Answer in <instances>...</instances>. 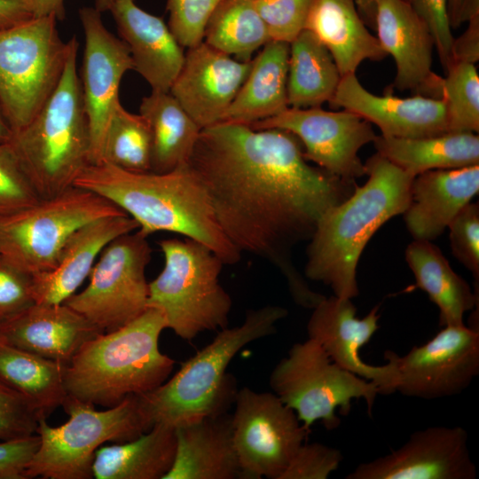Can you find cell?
Listing matches in <instances>:
<instances>
[{
	"label": "cell",
	"instance_id": "37",
	"mask_svg": "<svg viewBox=\"0 0 479 479\" xmlns=\"http://www.w3.org/2000/svg\"><path fill=\"white\" fill-rule=\"evenodd\" d=\"M442 97L448 132L479 131V76L475 64L452 62L444 71Z\"/></svg>",
	"mask_w": 479,
	"mask_h": 479
},
{
	"label": "cell",
	"instance_id": "48",
	"mask_svg": "<svg viewBox=\"0 0 479 479\" xmlns=\"http://www.w3.org/2000/svg\"><path fill=\"white\" fill-rule=\"evenodd\" d=\"M33 18L22 0H0V31Z\"/></svg>",
	"mask_w": 479,
	"mask_h": 479
},
{
	"label": "cell",
	"instance_id": "6",
	"mask_svg": "<svg viewBox=\"0 0 479 479\" xmlns=\"http://www.w3.org/2000/svg\"><path fill=\"white\" fill-rule=\"evenodd\" d=\"M78 46L74 35L56 90L9 141L40 199L73 187L90 164V127L76 67Z\"/></svg>",
	"mask_w": 479,
	"mask_h": 479
},
{
	"label": "cell",
	"instance_id": "40",
	"mask_svg": "<svg viewBox=\"0 0 479 479\" xmlns=\"http://www.w3.org/2000/svg\"><path fill=\"white\" fill-rule=\"evenodd\" d=\"M310 0H255L271 40L290 43L304 29Z\"/></svg>",
	"mask_w": 479,
	"mask_h": 479
},
{
	"label": "cell",
	"instance_id": "39",
	"mask_svg": "<svg viewBox=\"0 0 479 479\" xmlns=\"http://www.w3.org/2000/svg\"><path fill=\"white\" fill-rule=\"evenodd\" d=\"M222 0H167L169 27L184 48L203 41L207 23Z\"/></svg>",
	"mask_w": 479,
	"mask_h": 479
},
{
	"label": "cell",
	"instance_id": "24",
	"mask_svg": "<svg viewBox=\"0 0 479 479\" xmlns=\"http://www.w3.org/2000/svg\"><path fill=\"white\" fill-rule=\"evenodd\" d=\"M104 333L66 303H35L0 326V338L19 349L67 365L89 340Z\"/></svg>",
	"mask_w": 479,
	"mask_h": 479
},
{
	"label": "cell",
	"instance_id": "8",
	"mask_svg": "<svg viewBox=\"0 0 479 479\" xmlns=\"http://www.w3.org/2000/svg\"><path fill=\"white\" fill-rule=\"evenodd\" d=\"M62 407L69 416L64 424L52 427L46 418L39 419V445L26 469V479L92 478L95 453L103 444L130 441L151 428L139 395L104 411L67 395Z\"/></svg>",
	"mask_w": 479,
	"mask_h": 479
},
{
	"label": "cell",
	"instance_id": "53",
	"mask_svg": "<svg viewBox=\"0 0 479 479\" xmlns=\"http://www.w3.org/2000/svg\"><path fill=\"white\" fill-rule=\"evenodd\" d=\"M114 0H94V8L99 12L109 11Z\"/></svg>",
	"mask_w": 479,
	"mask_h": 479
},
{
	"label": "cell",
	"instance_id": "12",
	"mask_svg": "<svg viewBox=\"0 0 479 479\" xmlns=\"http://www.w3.org/2000/svg\"><path fill=\"white\" fill-rule=\"evenodd\" d=\"M137 230L120 235L101 251L87 287L64 303L102 332L120 328L147 309L145 269L152 248Z\"/></svg>",
	"mask_w": 479,
	"mask_h": 479
},
{
	"label": "cell",
	"instance_id": "2",
	"mask_svg": "<svg viewBox=\"0 0 479 479\" xmlns=\"http://www.w3.org/2000/svg\"><path fill=\"white\" fill-rule=\"evenodd\" d=\"M93 192L120 208L138 224L143 235L177 233L199 241L224 264L240 261L216 217L208 193L190 165L166 173H137L108 163L90 164L75 185Z\"/></svg>",
	"mask_w": 479,
	"mask_h": 479
},
{
	"label": "cell",
	"instance_id": "35",
	"mask_svg": "<svg viewBox=\"0 0 479 479\" xmlns=\"http://www.w3.org/2000/svg\"><path fill=\"white\" fill-rule=\"evenodd\" d=\"M203 41L238 60L250 61L271 38L255 0H222L207 23Z\"/></svg>",
	"mask_w": 479,
	"mask_h": 479
},
{
	"label": "cell",
	"instance_id": "46",
	"mask_svg": "<svg viewBox=\"0 0 479 479\" xmlns=\"http://www.w3.org/2000/svg\"><path fill=\"white\" fill-rule=\"evenodd\" d=\"M38 445L37 434L0 441V479H26V469Z\"/></svg>",
	"mask_w": 479,
	"mask_h": 479
},
{
	"label": "cell",
	"instance_id": "44",
	"mask_svg": "<svg viewBox=\"0 0 479 479\" xmlns=\"http://www.w3.org/2000/svg\"><path fill=\"white\" fill-rule=\"evenodd\" d=\"M39 419L20 395L0 382V441L36 434Z\"/></svg>",
	"mask_w": 479,
	"mask_h": 479
},
{
	"label": "cell",
	"instance_id": "31",
	"mask_svg": "<svg viewBox=\"0 0 479 479\" xmlns=\"http://www.w3.org/2000/svg\"><path fill=\"white\" fill-rule=\"evenodd\" d=\"M377 153L412 177L433 169L479 165V137L471 132L402 138L377 135Z\"/></svg>",
	"mask_w": 479,
	"mask_h": 479
},
{
	"label": "cell",
	"instance_id": "21",
	"mask_svg": "<svg viewBox=\"0 0 479 479\" xmlns=\"http://www.w3.org/2000/svg\"><path fill=\"white\" fill-rule=\"evenodd\" d=\"M329 103L375 124L381 135L386 137L420 138L448 132L443 98L420 94L409 98H397L390 93L375 95L359 82L356 74L342 76Z\"/></svg>",
	"mask_w": 479,
	"mask_h": 479
},
{
	"label": "cell",
	"instance_id": "13",
	"mask_svg": "<svg viewBox=\"0 0 479 479\" xmlns=\"http://www.w3.org/2000/svg\"><path fill=\"white\" fill-rule=\"evenodd\" d=\"M232 417L243 479H279L310 431L274 393L238 390Z\"/></svg>",
	"mask_w": 479,
	"mask_h": 479
},
{
	"label": "cell",
	"instance_id": "49",
	"mask_svg": "<svg viewBox=\"0 0 479 479\" xmlns=\"http://www.w3.org/2000/svg\"><path fill=\"white\" fill-rule=\"evenodd\" d=\"M33 17H65L64 0H22Z\"/></svg>",
	"mask_w": 479,
	"mask_h": 479
},
{
	"label": "cell",
	"instance_id": "19",
	"mask_svg": "<svg viewBox=\"0 0 479 479\" xmlns=\"http://www.w3.org/2000/svg\"><path fill=\"white\" fill-rule=\"evenodd\" d=\"M250 67L202 41L187 48L169 92L202 130L221 122Z\"/></svg>",
	"mask_w": 479,
	"mask_h": 479
},
{
	"label": "cell",
	"instance_id": "15",
	"mask_svg": "<svg viewBox=\"0 0 479 479\" xmlns=\"http://www.w3.org/2000/svg\"><path fill=\"white\" fill-rule=\"evenodd\" d=\"M391 354L397 370L396 392L426 400L450 397L463 392L479 374V330L444 326L405 355Z\"/></svg>",
	"mask_w": 479,
	"mask_h": 479
},
{
	"label": "cell",
	"instance_id": "20",
	"mask_svg": "<svg viewBox=\"0 0 479 479\" xmlns=\"http://www.w3.org/2000/svg\"><path fill=\"white\" fill-rule=\"evenodd\" d=\"M374 28L381 47L394 59L395 87L441 98L443 77L432 70L434 39L410 3L375 0Z\"/></svg>",
	"mask_w": 479,
	"mask_h": 479
},
{
	"label": "cell",
	"instance_id": "38",
	"mask_svg": "<svg viewBox=\"0 0 479 479\" xmlns=\"http://www.w3.org/2000/svg\"><path fill=\"white\" fill-rule=\"evenodd\" d=\"M40 200L11 143H0V217Z\"/></svg>",
	"mask_w": 479,
	"mask_h": 479
},
{
	"label": "cell",
	"instance_id": "14",
	"mask_svg": "<svg viewBox=\"0 0 479 479\" xmlns=\"http://www.w3.org/2000/svg\"><path fill=\"white\" fill-rule=\"evenodd\" d=\"M248 126L293 133L302 143L306 161L348 182H356L365 175V164L357 153L377 137L371 123L357 114L345 109L326 111L321 106L288 107Z\"/></svg>",
	"mask_w": 479,
	"mask_h": 479
},
{
	"label": "cell",
	"instance_id": "18",
	"mask_svg": "<svg viewBox=\"0 0 479 479\" xmlns=\"http://www.w3.org/2000/svg\"><path fill=\"white\" fill-rule=\"evenodd\" d=\"M379 308L375 305L362 318L351 299L336 295L324 297L313 309L307 324L308 337L316 341L331 360L345 370L373 382L379 395L396 392L397 370L391 350L384 353L387 361L373 365L360 357L359 350L379 329Z\"/></svg>",
	"mask_w": 479,
	"mask_h": 479
},
{
	"label": "cell",
	"instance_id": "34",
	"mask_svg": "<svg viewBox=\"0 0 479 479\" xmlns=\"http://www.w3.org/2000/svg\"><path fill=\"white\" fill-rule=\"evenodd\" d=\"M341 79L331 53L312 32L303 29L289 43L288 107H318L330 102Z\"/></svg>",
	"mask_w": 479,
	"mask_h": 479
},
{
	"label": "cell",
	"instance_id": "22",
	"mask_svg": "<svg viewBox=\"0 0 479 479\" xmlns=\"http://www.w3.org/2000/svg\"><path fill=\"white\" fill-rule=\"evenodd\" d=\"M136 70L152 90L168 92L185 59L163 19L137 5L134 0H114L109 9Z\"/></svg>",
	"mask_w": 479,
	"mask_h": 479
},
{
	"label": "cell",
	"instance_id": "54",
	"mask_svg": "<svg viewBox=\"0 0 479 479\" xmlns=\"http://www.w3.org/2000/svg\"><path fill=\"white\" fill-rule=\"evenodd\" d=\"M405 1H407V2H409V3H410V0H405Z\"/></svg>",
	"mask_w": 479,
	"mask_h": 479
},
{
	"label": "cell",
	"instance_id": "28",
	"mask_svg": "<svg viewBox=\"0 0 479 479\" xmlns=\"http://www.w3.org/2000/svg\"><path fill=\"white\" fill-rule=\"evenodd\" d=\"M289 43L271 40L255 59L250 70L220 123L251 125L288 108Z\"/></svg>",
	"mask_w": 479,
	"mask_h": 479
},
{
	"label": "cell",
	"instance_id": "3",
	"mask_svg": "<svg viewBox=\"0 0 479 479\" xmlns=\"http://www.w3.org/2000/svg\"><path fill=\"white\" fill-rule=\"evenodd\" d=\"M368 179L320 217L307 247L305 277L331 287L334 295L359 294L357 267L376 231L410 203L414 177L379 153L365 163Z\"/></svg>",
	"mask_w": 479,
	"mask_h": 479
},
{
	"label": "cell",
	"instance_id": "30",
	"mask_svg": "<svg viewBox=\"0 0 479 479\" xmlns=\"http://www.w3.org/2000/svg\"><path fill=\"white\" fill-rule=\"evenodd\" d=\"M176 452L175 428L155 424L138 437L101 446L91 472L96 479H163Z\"/></svg>",
	"mask_w": 479,
	"mask_h": 479
},
{
	"label": "cell",
	"instance_id": "4",
	"mask_svg": "<svg viewBox=\"0 0 479 479\" xmlns=\"http://www.w3.org/2000/svg\"><path fill=\"white\" fill-rule=\"evenodd\" d=\"M165 328L163 314L147 308L127 325L87 341L65 365L67 395L93 405L112 407L158 388L175 364L159 349Z\"/></svg>",
	"mask_w": 479,
	"mask_h": 479
},
{
	"label": "cell",
	"instance_id": "29",
	"mask_svg": "<svg viewBox=\"0 0 479 479\" xmlns=\"http://www.w3.org/2000/svg\"><path fill=\"white\" fill-rule=\"evenodd\" d=\"M405 260L424 291L439 310V326H464L467 311L478 308V291L451 267L442 251L430 240H413L405 249Z\"/></svg>",
	"mask_w": 479,
	"mask_h": 479
},
{
	"label": "cell",
	"instance_id": "51",
	"mask_svg": "<svg viewBox=\"0 0 479 479\" xmlns=\"http://www.w3.org/2000/svg\"><path fill=\"white\" fill-rule=\"evenodd\" d=\"M12 136V130H11L9 124L7 123L0 110V143L10 141Z\"/></svg>",
	"mask_w": 479,
	"mask_h": 479
},
{
	"label": "cell",
	"instance_id": "43",
	"mask_svg": "<svg viewBox=\"0 0 479 479\" xmlns=\"http://www.w3.org/2000/svg\"><path fill=\"white\" fill-rule=\"evenodd\" d=\"M342 460V452L335 447L303 443L279 479H327Z\"/></svg>",
	"mask_w": 479,
	"mask_h": 479
},
{
	"label": "cell",
	"instance_id": "26",
	"mask_svg": "<svg viewBox=\"0 0 479 479\" xmlns=\"http://www.w3.org/2000/svg\"><path fill=\"white\" fill-rule=\"evenodd\" d=\"M176 452L163 479H243L226 413L175 428Z\"/></svg>",
	"mask_w": 479,
	"mask_h": 479
},
{
	"label": "cell",
	"instance_id": "36",
	"mask_svg": "<svg viewBox=\"0 0 479 479\" xmlns=\"http://www.w3.org/2000/svg\"><path fill=\"white\" fill-rule=\"evenodd\" d=\"M152 137L145 118L116 106L110 118L102 146L101 162L121 169L151 171Z\"/></svg>",
	"mask_w": 479,
	"mask_h": 479
},
{
	"label": "cell",
	"instance_id": "25",
	"mask_svg": "<svg viewBox=\"0 0 479 479\" xmlns=\"http://www.w3.org/2000/svg\"><path fill=\"white\" fill-rule=\"evenodd\" d=\"M479 192V165L422 172L412 179L406 228L414 240H433Z\"/></svg>",
	"mask_w": 479,
	"mask_h": 479
},
{
	"label": "cell",
	"instance_id": "10",
	"mask_svg": "<svg viewBox=\"0 0 479 479\" xmlns=\"http://www.w3.org/2000/svg\"><path fill=\"white\" fill-rule=\"evenodd\" d=\"M273 393L292 409L303 427L321 421L328 430L338 428L336 412L348 415L354 399H365L368 414L377 386L333 362L323 348L308 338L294 343L270 375Z\"/></svg>",
	"mask_w": 479,
	"mask_h": 479
},
{
	"label": "cell",
	"instance_id": "52",
	"mask_svg": "<svg viewBox=\"0 0 479 479\" xmlns=\"http://www.w3.org/2000/svg\"><path fill=\"white\" fill-rule=\"evenodd\" d=\"M459 7V0H448V14L451 27H454Z\"/></svg>",
	"mask_w": 479,
	"mask_h": 479
},
{
	"label": "cell",
	"instance_id": "7",
	"mask_svg": "<svg viewBox=\"0 0 479 479\" xmlns=\"http://www.w3.org/2000/svg\"><path fill=\"white\" fill-rule=\"evenodd\" d=\"M159 246L164 266L149 282L147 308L160 310L167 328L185 341L227 327L232 301L219 280L221 258L188 238L165 239Z\"/></svg>",
	"mask_w": 479,
	"mask_h": 479
},
{
	"label": "cell",
	"instance_id": "16",
	"mask_svg": "<svg viewBox=\"0 0 479 479\" xmlns=\"http://www.w3.org/2000/svg\"><path fill=\"white\" fill-rule=\"evenodd\" d=\"M79 18L84 33V51L79 75L90 134V164L101 162L105 134L120 103L121 81L134 69L128 46L103 23L101 12L82 7Z\"/></svg>",
	"mask_w": 479,
	"mask_h": 479
},
{
	"label": "cell",
	"instance_id": "27",
	"mask_svg": "<svg viewBox=\"0 0 479 479\" xmlns=\"http://www.w3.org/2000/svg\"><path fill=\"white\" fill-rule=\"evenodd\" d=\"M365 25L355 0H310L304 29L327 48L344 76L356 74L365 59L379 61L388 55Z\"/></svg>",
	"mask_w": 479,
	"mask_h": 479
},
{
	"label": "cell",
	"instance_id": "11",
	"mask_svg": "<svg viewBox=\"0 0 479 479\" xmlns=\"http://www.w3.org/2000/svg\"><path fill=\"white\" fill-rule=\"evenodd\" d=\"M127 215L106 198L73 186L0 217V255L36 275L53 268L59 254L81 226L111 216Z\"/></svg>",
	"mask_w": 479,
	"mask_h": 479
},
{
	"label": "cell",
	"instance_id": "5",
	"mask_svg": "<svg viewBox=\"0 0 479 479\" xmlns=\"http://www.w3.org/2000/svg\"><path fill=\"white\" fill-rule=\"evenodd\" d=\"M288 315L286 308L265 305L246 312L241 325L220 329L213 341L182 364L169 380L139 395L151 426L174 428L226 413L237 395L227 367L246 345L276 332V324Z\"/></svg>",
	"mask_w": 479,
	"mask_h": 479
},
{
	"label": "cell",
	"instance_id": "45",
	"mask_svg": "<svg viewBox=\"0 0 479 479\" xmlns=\"http://www.w3.org/2000/svg\"><path fill=\"white\" fill-rule=\"evenodd\" d=\"M416 13L428 25L444 70L452 62V43L448 14V0H410Z\"/></svg>",
	"mask_w": 479,
	"mask_h": 479
},
{
	"label": "cell",
	"instance_id": "17",
	"mask_svg": "<svg viewBox=\"0 0 479 479\" xmlns=\"http://www.w3.org/2000/svg\"><path fill=\"white\" fill-rule=\"evenodd\" d=\"M476 467L461 426H431L412 433L389 453L362 462L346 479H475Z\"/></svg>",
	"mask_w": 479,
	"mask_h": 479
},
{
	"label": "cell",
	"instance_id": "42",
	"mask_svg": "<svg viewBox=\"0 0 479 479\" xmlns=\"http://www.w3.org/2000/svg\"><path fill=\"white\" fill-rule=\"evenodd\" d=\"M453 255L479 280V205L468 203L449 224Z\"/></svg>",
	"mask_w": 479,
	"mask_h": 479
},
{
	"label": "cell",
	"instance_id": "23",
	"mask_svg": "<svg viewBox=\"0 0 479 479\" xmlns=\"http://www.w3.org/2000/svg\"><path fill=\"white\" fill-rule=\"evenodd\" d=\"M137 229L138 224L129 215L102 217L78 228L62 247L53 268L33 275L35 303H63L89 277L103 248Z\"/></svg>",
	"mask_w": 479,
	"mask_h": 479
},
{
	"label": "cell",
	"instance_id": "1",
	"mask_svg": "<svg viewBox=\"0 0 479 479\" xmlns=\"http://www.w3.org/2000/svg\"><path fill=\"white\" fill-rule=\"evenodd\" d=\"M188 164L229 240L276 267L294 302L313 309L325 295L310 287L292 249L310 240L320 217L346 200L356 182L310 166L293 133L245 124L202 129Z\"/></svg>",
	"mask_w": 479,
	"mask_h": 479
},
{
	"label": "cell",
	"instance_id": "32",
	"mask_svg": "<svg viewBox=\"0 0 479 479\" xmlns=\"http://www.w3.org/2000/svg\"><path fill=\"white\" fill-rule=\"evenodd\" d=\"M139 114L151 130V171L166 173L187 164L201 130L172 94L152 90L142 98Z\"/></svg>",
	"mask_w": 479,
	"mask_h": 479
},
{
	"label": "cell",
	"instance_id": "33",
	"mask_svg": "<svg viewBox=\"0 0 479 479\" xmlns=\"http://www.w3.org/2000/svg\"><path fill=\"white\" fill-rule=\"evenodd\" d=\"M65 365L0 338V382L20 395L40 418L62 406L67 397Z\"/></svg>",
	"mask_w": 479,
	"mask_h": 479
},
{
	"label": "cell",
	"instance_id": "47",
	"mask_svg": "<svg viewBox=\"0 0 479 479\" xmlns=\"http://www.w3.org/2000/svg\"><path fill=\"white\" fill-rule=\"evenodd\" d=\"M467 22L465 32L453 40L452 62L475 64L479 60V15L471 18Z\"/></svg>",
	"mask_w": 479,
	"mask_h": 479
},
{
	"label": "cell",
	"instance_id": "9",
	"mask_svg": "<svg viewBox=\"0 0 479 479\" xmlns=\"http://www.w3.org/2000/svg\"><path fill=\"white\" fill-rule=\"evenodd\" d=\"M56 21L33 17L0 31V110L12 133L35 117L62 77L69 41Z\"/></svg>",
	"mask_w": 479,
	"mask_h": 479
},
{
	"label": "cell",
	"instance_id": "41",
	"mask_svg": "<svg viewBox=\"0 0 479 479\" xmlns=\"http://www.w3.org/2000/svg\"><path fill=\"white\" fill-rule=\"evenodd\" d=\"M35 303L33 275L0 255V326Z\"/></svg>",
	"mask_w": 479,
	"mask_h": 479
},
{
	"label": "cell",
	"instance_id": "50",
	"mask_svg": "<svg viewBox=\"0 0 479 479\" xmlns=\"http://www.w3.org/2000/svg\"><path fill=\"white\" fill-rule=\"evenodd\" d=\"M355 2L365 23L374 27L375 0H355Z\"/></svg>",
	"mask_w": 479,
	"mask_h": 479
}]
</instances>
